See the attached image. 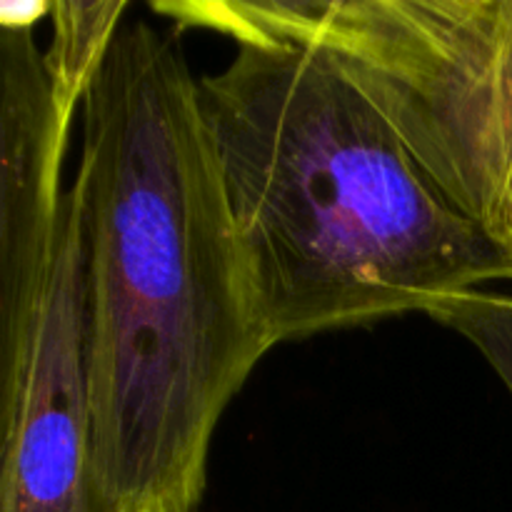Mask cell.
<instances>
[{
  "label": "cell",
  "instance_id": "2",
  "mask_svg": "<svg viewBox=\"0 0 512 512\" xmlns=\"http://www.w3.org/2000/svg\"><path fill=\"white\" fill-rule=\"evenodd\" d=\"M198 103L273 348L512 280L508 250L320 50L240 45Z\"/></svg>",
  "mask_w": 512,
  "mask_h": 512
},
{
  "label": "cell",
  "instance_id": "6",
  "mask_svg": "<svg viewBox=\"0 0 512 512\" xmlns=\"http://www.w3.org/2000/svg\"><path fill=\"white\" fill-rule=\"evenodd\" d=\"M428 315L473 343L512 393V293L470 290Z\"/></svg>",
  "mask_w": 512,
  "mask_h": 512
},
{
  "label": "cell",
  "instance_id": "5",
  "mask_svg": "<svg viewBox=\"0 0 512 512\" xmlns=\"http://www.w3.org/2000/svg\"><path fill=\"white\" fill-rule=\"evenodd\" d=\"M125 0H63L50 3V43L43 50L58 103L78 115L83 100L125 28Z\"/></svg>",
  "mask_w": 512,
  "mask_h": 512
},
{
  "label": "cell",
  "instance_id": "3",
  "mask_svg": "<svg viewBox=\"0 0 512 512\" xmlns=\"http://www.w3.org/2000/svg\"><path fill=\"white\" fill-rule=\"evenodd\" d=\"M180 28L328 55L512 255V0H173Z\"/></svg>",
  "mask_w": 512,
  "mask_h": 512
},
{
  "label": "cell",
  "instance_id": "4",
  "mask_svg": "<svg viewBox=\"0 0 512 512\" xmlns=\"http://www.w3.org/2000/svg\"><path fill=\"white\" fill-rule=\"evenodd\" d=\"M0 512H93L78 195L23 298L0 305Z\"/></svg>",
  "mask_w": 512,
  "mask_h": 512
},
{
  "label": "cell",
  "instance_id": "1",
  "mask_svg": "<svg viewBox=\"0 0 512 512\" xmlns=\"http://www.w3.org/2000/svg\"><path fill=\"white\" fill-rule=\"evenodd\" d=\"M80 120L90 508H200L215 428L273 343L183 48L125 25Z\"/></svg>",
  "mask_w": 512,
  "mask_h": 512
},
{
  "label": "cell",
  "instance_id": "7",
  "mask_svg": "<svg viewBox=\"0 0 512 512\" xmlns=\"http://www.w3.org/2000/svg\"><path fill=\"white\" fill-rule=\"evenodd\" d=\"M130 512H200V508L185 505V503H180V500H155V503H145Z\"/></svg>",
  "mask_w": 512,
  "mask_h": 512
}]
</instances>
